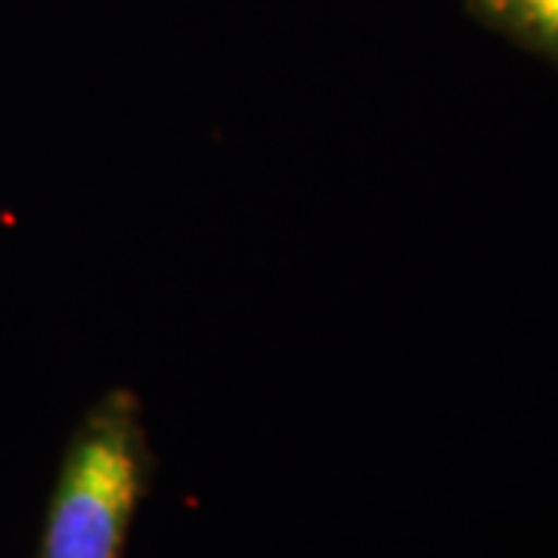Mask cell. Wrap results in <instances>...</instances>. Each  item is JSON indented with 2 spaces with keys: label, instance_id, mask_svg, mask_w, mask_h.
<instances>
[{
  "label": "cell",
  "instance_id": "7a4b0ae2",
  "mask_svg": "<svg viewBox=\"0 0 558 558\" xmlns=\"http://www.w3.org/2000/svg\"><path fill=\"white\" fill-rule=\"evenodd\" d=\"M490 25L558 62V0H472Z\"/></svg>",
  "mask_w": 558,
  "mask_h": 558
},
{
  "label": "cell",
  "instance_id": "6da1fadb",
  "mask_svg": "<svg viewBox=\"0 0 558 558\" xmlns=\"http://www.w3.org/2000/svg\"><path fill=\"white\" fill-rule=\"evenodd\" d=\"M153 469L137 395L109 391L69 438L35 558H124Z\"/></svg>",
  "mask_w": 558,
  "mask_h": 558
}]
</instances>
